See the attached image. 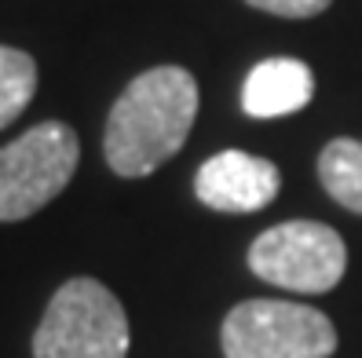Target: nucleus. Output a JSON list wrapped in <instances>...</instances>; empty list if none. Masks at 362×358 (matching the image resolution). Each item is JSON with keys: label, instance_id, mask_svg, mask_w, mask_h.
Wrapping results in <instances>:
<instances>
[{"label": "nucleus", "instance_id": "f257e3e1", "mask_svg": "<svg viewBox=\"0 0 362 358\" xmlns=\"http://www.w3.org/2000/svg\"><path fill=\"white\" fill-rule=\"evenodd\" d=\"M198 117V80L183 66L139 73L106 117L103 154L121 179H143L183 150Z\"/></svg>", "mask_w": 362, "mask_h": 358}, {"label": "nucleus", "instance_id": "f03ea898", "mask_svg": "<svg viewBox=\"0 0 362 358\" xmlns=\"http://www.w3.org/2000/svg\"><path fill=\"white\" fill-rule=\"evenodd\" d=\"M33 358H129V314L95 278H70L33 333Z\"/></svg>", "mask_w": 362, "mask_h": 358}, {"label": "nucleus", "instance_id": "7ed1b4c3", "mask_svg": "<svg viewBox=\"0 0 362 358\" xmlns=\"http://www.w3.org/2000/svg\"><path fill=\"white\" fill-rule=\"evenodd\" d=\"M81 139L70 124L40 121L0 146V223H18L55 201L77 172Z\"/></svg>", "mask_w": 362, "mask_h": 358}, {"label": "nucleus", "instance_id": "20e7f679", "mask_svg": "<svg viewBox=\"0 0 362 358\" xmlns=\"http://www.w3.org/2000/svg\"><path fill=\"white\" fill-rule=\"evenodd\" d=\"M227 358H329L337 329L322 311L289 300H242L220 329Z\"/></svg>", "mask_w": 362, "mask_h": 358}, {"label": "nucleus", "instance_id": "39448f33", "mask_svg": "<svg viewBox=\"0 0 362 358\" xmlns=\"http://www.w3.org/2000/svg\"><path fill=\"white\" fill-rule=\"evenodd\" d=\"M252 275L289 292H329L348 270L344 238L315 220H289L267 227L249 245Z\"/></svg>", "mask_w": 362, "mask_h": 358}, {"label": "nucleus", "instance_id": "423d86ee", "mask_svg": "<svg viewBox=\"0 0 362 358\" xmlns=\"http://www.w3.org/2000/svg\"><path fill=\"white\" fill-rule=\"evenodd\" d=\"M282 176L267 157L245 150H220L212 154L194 176V194L202 205L216 213H260L264 205L279 198Z\"/></svg>", "mask_w": 362, "mask_h": 358}, {"label": "nucleus", "instance_id": "0eeeda50", "mask_svg": "<svg viewBox=\"0 0 362 358\" xmlns=\"http://www.w3.org/2000/svg\"><path fill=\"white\" fill-rule=\"evenodd\" d=\"M315 95V73L300 59H267L252 66L242 88V107L249 117H286L304 110Z\"/></svg>", "mask_w": 362, "mask_h": 358}, {"label": "nucleus", "instance_id": "6e6552de", "mask_svg": "<svg viewBox=\"0 0 362 358\" xmlns=\"http://www.w3.org/2000/svg\"><path fill=\"white\" fill-rule=\"evenodd\" d=\"M318 179L326 194L362 216V139H333L318 154Z\"/></svg>", "mask_w": 362, "mask_h": 358}, {"label": "nucleus", "instance_id": "1a4fd4ad", "mask_svg": "<svg viewBox=\"0 0 362 358\" xmlns=\"http://www.w3.org/2000/svg\"><path fill=\"white\" fill-rule=\"evenodd\" d=\"M37 95V62L30 52L0 44V129L23 117Z\"/></svg>", "mask_w": 362, "mask_h": 358}, {"label": "nucleus", "instance_id": "9d476101", "mask_svg": "<svg viewBox=\"0 0 362 358\" xmlns=\"http://www.w3.org/2000/svg\"><path fill=\"white\" fill-rule=\"evenodd\" d=\"M245 4L260 8L267 15H279V18H315V15H322L333 0H245Z\"/></svg>", "mask_w": 362, "mask_h": 358}]
</instances>
